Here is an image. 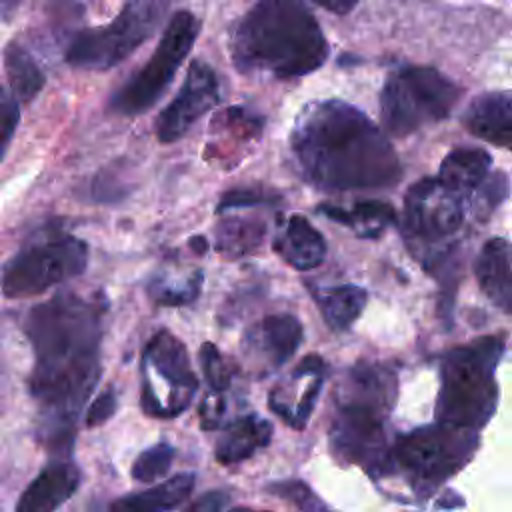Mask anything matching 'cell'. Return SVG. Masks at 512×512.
<instances>
[{"mask_svg": "<svg viewBox=\"0 0 512 512\" xmlns=\"http://www.w3.org/2000/svg\"><path fill=\"white\" fill-rule=\"evenodd\" d=\"M464 198L446 188L438 178L426 176L414 182L404 196L402 230L414 258L432 252L446 242L464 220Z\"/></svg>", "mask_w": 512, "mask_h": 512, "instance_id": "cell-12", "label": "cell"}, {"mask_svg": "<svg viewBox=\"0 0 512 512\" xmlns=\"http://www.w3.org/2000/svg\"><path fill=\"white\" fill-rule=\"evenodd\" d=\"M504 350V336H484L444 354L436 420L478 432L488 424L498 406L496 368Z\"/></svg>", "mask_w": 512, "mask_h": 512, "instance_id": "cell-5", "label": "cell"}, {"mask_svg": "<svg viewBox=\"0 0 512 512\" xmlns=\"http://www.w3.org/2000/svg\"><path fill=\"white\" fill-rule=\"evenodd\" d=\"M478 444V430L436 420L394 440L392 472L398 470L412 492L426 498L472 460Z\"/></svg>", "mask_w": 512, "mask_h": 512, "instance_id": "cell-6", "label": "cell"}, {"mask_svg": "<svg viewBox=\"0 0 512 512\" xmlns=\"http://www.w3.org/2000/svg\"><path fill=\"white\" fill-rule=\"evenodd\" d=\"M314 298L324 316V322L334 332H342L350 328L362 314L368 302V292L356 284H342L314 292Z\"/></svg>", "mask_w": 512, "mask_h": 512, "instance_id": "cell-24", "label": "cell"}, {"mask_svg": "<svg viewBox=\"0 0 512 512\" xmlns=\"http://www.w3.org/2000/svg\"><path fill=\"white\" fill-rule=\"evenodd\" d=\"M20 0H0V18H6L14 12V8L18 6Z\"/></svg>", "mask_w": 512, "mask_h": 512, "instance_id": "cell-38", "label": "cell"}, {"mask_svg": "<svg viewBox=\"0 0 512 512\" xmlns=\"http://www.w3.org/2000/svg\"><path fill=\"white\" fill-rule=\"evenodd\" d=\"M164 8L166 0H128L110 24L78 32L66 50V62L84 70L120 64L156 32Z\"/></svg>", "mask_w": 512, "mask_h": 512, "instance_id": "cell-9", "label": "cell"}, {"mask_svg": "<svg viewBox=\"0 0 512 512\" xmlns=\"http://www.w3.org/2000/svg\"><path fill=\"white\" fill-rule=\"evenodd\" d=\"M274 252L296 270H312L324 262V236L300 214H292L280 224L274 242Z\"/></svg>", "mask_w": 512, "mask_h": 512, "instance_id": "cell-18", "label": "cell"}, {"mask_svg": "<svg viewBox=\"0 0 512 512\" xmlns=\"http://www.w3.org/2000/svg\"><path fill=\"white\" fill-rule=\"evenodd\" d=\"M290 148L302 176L322 190L384 188L402 174L384 132L362 110L336 98L300 110Z\"/></svg>", "mask_w": 512, "mask_h": 512, "instance_id": "cell-2", "label": "cell"}, {"mask_svg": "<svg viewBox=\"0 0 512 512\" xmlns=\"http://www.w3.org/2000/svg\"><path fill=\"white\" fill-rule=\"evenodd\" d=\"M398 396L392 368L380 362H358L348 368L334 390L330 446L344 464L362 466L372 478L392 472L386 422Z\"/></svg>", "mask_w": 512, "mask_h": 512, "instance_id": "cell-4", "label": "cell"}, {"mask_svg": "<svg viewBox=\"0 0 512 512\" xmlns=\"http://www.w3.org/2000/svg\"><path fill=\"white\" fill-rule=\"evenodd\" d=\"M198 390L186 346L168 330L156 332L142 352L140 406L152 418L180 416Z\"/></svg>", "mask_w": 512, "mask_h": 512, "instance_id": "cell-11", "label": "cell"}, {"mask_svg": "<svg viewBox=\"0 0 512 512\" xmlns=\"http://www.w3.org/2000/svg\"><path fill=\"white\" fill-rule=\"evenodd\" d=\"M266 490L278 498L292 502L300 510H324L326 508V504L316 498V494L310 490V486L300 480L274 482Z\"/></svg>", "mask_w": 512, "mask_h": 512, "instance_id": "cell-30", "label": "cell"}, {"mask_svg": "<svg viewBox=\"0 0 512 512\" xmlns=\"http://www.w3.org/2000/svg\"><path fill=\"white\" fill-rule=\"evenodd\" d=\"M172 460H174V446L168 442H158L138 454L130 474L138 482H154L168 472Z\"/></svg>", "mask_w": 512, "mask_h": 512, "instance_id": "cell-28", "label": "cell"}, {"mask_svg": "<svg viewBox=\"0 0 512 512\" xmlns=\"http://www.w3.org/2000/svg\"><path fill=\"white\" fill-rule=\"evenodd\" d=\"M4 64L12 94L16 100L30 102L44 86V72L30 56V52L18 42H10L4 50Z\"/></svg>", "mask_w": 512, "mask_h": 512, "instance_id": "cell-25", "label": "cell"}, {"mask_svg": "<svg viewBox=\"0 0 512 512\" xmlns=\"http://www.w3.org/2000/svg\"><path fill=\"white\" fill-rule=\"evenodd\" d=\"M190 246H192V248H196L198 252H204V250L208 248V242H206L204 238L196 236V238H192V240H190Z\"/></svg>", "mask_w": 512, "mask_h": 512, "instance_id": "cell-39", "label": "cell"}, {"mask_svg": "<svg viewBox=\"0 0 512 512\" xmlns=\"http://www.w3.org/2000/svg\"><path fill=\"white\" fill-rule=\"evenodd\" d=\"M266 234V226L254 218H224L216 226V250L226 258H238L256 250Z\"/></svg>", "mask_w": 512, "mask_h": 512, "instance_id": "cell-26", "label": "cell"}, {"mask_svg": "<svg viewBox=\"0 0 512 512\" xmlns=\"http://www.w3.org/2000/svg\"><path fill=\"white\" fill-rule=\"evenodd\" d=\"M20 120V106L12 92L0 88V160L4 158Z\"/></svg>", "mask_w": 512, "mask_h": 512, "instance_id": "cell-31", "label": "cell"}, {"mask_svg": "<svg viewBox=\"0 0 512 512\" xmlns=\"http://www.w3.org/2000/svg\"><path fill=\"white\" fill-rule=\"evenodd\" d=\"M230 504V496L222 490L206 492L202 494L196 502L190 504V510L194 512H214V510H224Z\"/></svg>", "mask_w": 512, "mask_h": 512, "instance_id": "cell-36", "label": "cell"}, {"mask_svg": "<svg viewBox=\"0 0 512 512\" xmlns=\"http://www.w3.org/2000/svg\"><path fill=\"white\" fill-rule=\"evenodd\" d=\"M492 156L482 148H454L440 164L438 180L468 200L488 176Z\"/></svg>", "mask_w": 512, "mask_h": 512, "instance_id": "cell-22", "label": "cell"}, {"mask_svg": "<svg viewBox=\"0 0 512 512\" xmlns=\"http://www.w3.org/2000/svg\"><path fill=\"white\" fill-rule=\"evenodd\" d=\"M202 272L194 270L186 280L182 282H166V280H156L150 284V296L162 306H184L190 304L198 298L200 288H202Z\"/></svg>", "mask_w": 512, "mask_h": 512, "instance_id": "cell-27", "label": "cell"}, {"mask_svg": "<svg viewBox=\"0 0 512 512\" xmlns=\"http://www.w3.org/2000/svg\"><path fill=\"white\" fill-rule=\"evenodd\" d=\"M200 32L198 18L188 12H176L154 54L132 78H128L110 98V110L120 116H138L150 110L170 86L176 70L192 50Z\"/></svg>", "mask_w": 512, "mask_h": 512, "instance_id": "cell-10", "label": "cell"}, {"mask_svg": "<svg viewBox=\"0 0 512 512\" xmlns=\"http://www.w3.org/2000/svg\"><path fill=\"white\" fill-rule=\"evenodd\" d=\"M226 412V396L224 392H214L204 396L200 404V424L204 430H216L222 426V418Z\"/></svg>", "mask_w": 512, "mask_h": 512, "instance_id": "cell-34", "label": "cell"}, {"mask_svg": "<svg viewBox=\"0 0 512 512\" xmlns=\"http://www.w3.org/2000/svg\"><path fill=\"white\" fill-rule=\"evenodd\" d=\"M80 486V470L70 460L48 464L22 492L18 512H50L62 506Z\"/></svg>", "mask_w": 512, "mask_h": 512, "instance_id": "cell-17", "label": "cell"}, {"mask_svg": "<svg viewBox=\"0 0 512 512\" xmlns=\"http://www.w3.org/2000/svg\"><path fill=\"white\" fill-rule=\"evenodd\" d=\"M88 264V246L70 234L30 240L0 272V288L8 298L36 296L56 284L80 276Z\"/></svg>", "mask_w": 512, "mask_h": 512, "instance_id": "cell-8", "label": "cell"}, {"mask_svg": "<svg viewBox=\"0 0 512 512\" xmlns=\"http://www.w3.org/2000/svg\"><path fill=\"white\" fill-rule=\"evenodd\" d=\"M272 438V424L258 414H248L230 422L216 440L214 456L220 464L230 466L248 460Z\"/></svg>", "mask_w": 512, "mask_h": 512, "instance_id": "cell-20", "label": "cell"}, {"mask_svg": "<svg viewBox=\"0 0 512 512\" xmlns=\"http://www.w3.org/2000/svg\"><path fill=\"white\" fill-rule=\"evenodd\" d=\"M220 100L216 72L202 60H194L176 98L156 118V138L170 144L182 138Z\"/></svg>", "mask_w": 512, "mask_h": 512, "instance_id": "cell-13", "label": "cell"}, {"mask_svg": "<svg viewBox=\"0 0 512 512\" xmlns=\"http://www.w3.org/2000/svg\"><path fill=\"white\" fill-rule=\"evenodd\" d=\"M274 200V194H268L260 188H236L230 190L222 196L218 204V214L224 210H234V208H244V206H258V204H268Z\"/></svg>", "mask_w": 512, "mask_h": 512, "instance_id": "cell-33", "label": "cell"}, {"mask_svg": "<svg viewBox=\"0 0 512 512\" xmlns=\"http://www.w3.org/2000/svg\"><path fill=\"white\" fill-rule=\"evenodd\" d=\"M232 62L244 74L306 76L328 58L326 36L302 0H258L236 24Z\"/></svg>", "mask_w": 512, "mask_h": 512, "instance_id": "cell-3", "label": "cell"}, {"mask_svg": "<svg viewBox=\"0 0 512 512\" xmlns=\"http://www.w3.org/2000/svg\"><path fill=\"white\" fill-rule=\"evenodd\" d=\"M304 328L292 314H270L246 334V348L262 358L268 368H280L300 348Z\"/></svg>", "mask_w": 512, "mask_h": 512, "instance_id": "cell-15", "label": "cell"}, {"mask_svg": "<svg viewBox=\"0 0 512 512\" xmlns=\"http://www.w3.org/2000/svg\"><path fill=\"white\" fill-rule=\"evenodd\" d=\"M192 490H194V474L182 472V474H176V476L168 478L166 482H162V484H158L150 490L120 498L110 508L112 510H122V512L174 510L184 500H188Z\"/></svg>", "mask_w": 512, "mask_h": 512, "instance_id": "cell-23", "label": "cell"}, {"mask_svg": "<svg viewBox=\"0 0 512 512\" xmlns=\"http://www.w3.org/2000/svg\"><path fill=\"white\" fill-rule=\"evenodd\" d=\"M464 128L490 144L508 148L512 142V96L508 90L476 96L462 114Z\"/></svg>", "mask_w": 512, "mask_h": 512, "instance_id": "cell-16", "label": "cell"}, {"mask_svg": "<svg viewBox=\"0 0 512 512\" xmlns=\"http://www.w3.org/2000/svg\"><path fill=\"white\" fill-rule=\"evenodd\" d=\"M474 272L480 290L492 304L510 312L512 304V280H510V244L504 238H490L480 248Z\"/></svg>", "mask_w": 512, "mask_h": 512, "instance_id": "cell-19", "label": "cell"}, {"mask_svg": "<svg viewBox=\"0 0 512 512\" xmlns=\"http://www.w3.org/2000/svg\"><path fill=\"white\" fill-rule=\"evenodd\" d=\"M116 392L112 388L100 392L96 396V400H92V404L88 406V412H86V426L88 428H94V426H100L104 424L114 412H116Z\"/></svg>", "mask_w": 512, "mask_h": 512, "instance_id": "cell-35", "label": "cell"}, {"mask_svg": "<svg viewBox=\"0 0 512 512\" xmlns=\"http://www.w3.org/2000/svg\"><path fill=\"white\" fill-rule=\"evenodd\" d=\"M314 2L334 14H346L358 4V0H314Z\"/></svg>", "mask_w": 512, "mask_h": 512, "instance_id": "cell-37", "label": "cell"}, {"mask_svg": "<svg viewBox=\"0 0 512 512\" xmlns=\"http://www.w3.org/2000/svg\"><path fill=\"white\" fill-rule=\"evenodd\" d=\"M326 376V362L318 354H308L296 368L268 394L270 410L294 430L306 428Z\"/></svg>", "mask_w": 512, "mask_h": 512, "instance_id": "cell-14", "label": "cell"}, {"mask_svg": "<svg viewBox=\"0 0 512 512\" xmlns=\"http://www.w3.org/2000/svg\"><path fill=\"white\" fill-rule=\"evenodd\" d=\"M104 302L60 292L34 306L24 330L34 348L30 392L42 406L44 434L68 442L74 420L100 378Z\"/></svg>", "mask_w": 512, "mask_h": 512, "instance_id": "cell-1", "label": "cell"}, {"mask_svg": "<svg viewBox=\"0 0 512 512\" xmlns=\"http://www.w3.org/2000/svg\"><path fill=\"white\" fill-rule=\"evenodd\" d=\"M318 214L350 228L358 238H380L392 224H396V210L384 200H358L350 206L320 204Z\"/></svg>", "mask_w": 512, "mask_h": 512, "instance_id": "cell-21", "label": "cell"}, {"mask_svg": "<svg viewBox=\"0 0 512 512\" xmlns=\"http://www.w3.org/2000/svg\"><path fill=\"white\" fill-rule=\"evenodd\" d=\"M476 192L480 194V200H478L480 210H494L508 196V176L504 172L490 174L482 180Z\"/></svg>", "mask_w": 512, "mask_h": 512, "instance_id": "cell-32", "label": "cell"}, {"mask_svg": "<svg viewBox=\"0 0 512 512\" xmlns=\"http://www.w3.org/2000/svg\"><path fill=\"white\" fill-rule=\"evenodd\" d=\"M460 98L462 88L436 68L402 66L382 86V124L392 136H408L448 118Z\"/></svg>", "mask_w": 512, "mask_h": 512, "instance_id": "cell-7", "label": "cell"}, {"mask_svg": "<svg viewBox=\"0 0 512 512\" xmlns=\"http://www.w3.org/2000/svg\"><path fill=\"white\" fill-rule=\"evenodd\" d=\"M200 364H202V370H204L210 390L226 392L230 388L234 370L212 342H204L200 346Z\"/></svg>", "mask_w": 512, "mask_h": 512, "instance_id": "cell-29", "label": "cell"}]
</instances>
